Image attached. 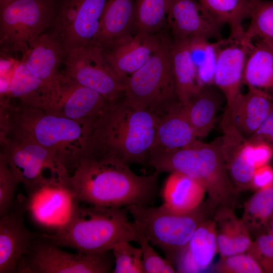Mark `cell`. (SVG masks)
<instances>
[{"label":"cell","instance_id":"cell-1","mask_svg":"<svg viewBox=\"0 0 273 273\" xmlns=\"http://www.w3.org/2000/svg\"><path fill=\"white\" fill-rule=\"evenodd\" d=\"M74 165L68 182L80 203L126 207L148 205L156 196L159 172L138 175L129 164L100 148L89 146Z\"/></svg>","mask_w":273,"mask_h":273},{"label":"cell","instance_id":"cell-2","mask_svg":"<svg viewBox=\"0 0 273 273\" xmlns=\"http://www.w3.org/2000/svg\"><path fill=\"white\" fill-rule=\"evenodd\" d=\"M160 117L123 96L109 101L96 117L91 144L129 165L147 163Z\"/></svg>","mask_w":273,"mask_h":273},{"label":"cell","instance_id":"cell-3","mask_svg":"<svg viewBox=\"0 0 273 273\" xmlns=\"http://www.w3.org/2000/svg\"><path fill=\"white\" fill-rule=\"evenodd\" d=\"M147 163L160 173L177 172L194 179L217 206L235 210L238 204L240 189L230 176L217 141L197 140L179 149L152 153Z\"/></svg>","mask_w":273,"mask_h":273},{"label":"cell","instance_id":"cell-4","mask_svg":"<svg viewBox=\"0 0 273 273\" xmlns=\"http://www.w3.org/2000/svg\"><path fill=\"white\" fill-rule=\"evenodd\" d=\"M125 207L80 204L69 221L51 234L40 235L59 247L86 253L111 251L121 241H138L140 234Z\"/></svg>","mask_w":273,"mask_h":273},{"label":"cell","instance_id":"cell-5","mask_svg":"<svg viewBox=\"0 0 273 273\" xmlns=\"http://www.w3.org/2000/svg\"><path fill=\"white\" fill-rule=\"evenodd\" d=\"M216 206L208 200L185 213L173 211L164 203L158 207L139 204L125 208L140 234L161 249L174 264L196 230L209 218Z\"/></svg>","mask_w":273,"mask_h":273},{"label":"cell","instance_id":"cell-6","mask_svg":"<svg viewBox=\"0 0 273 273\" xmlns=\"http://www.w3.org/2000/svg\"><path fill=\"white\" fill-rule=\"evenodd\" d=\"M95 118L77 121L52 112L25 113L17 124V136L33 141L45 148L66 166L74 163L91 140Z\"/></svg>","mask_w":273,"mask_h":273},{"label":"cell","instance_id":"cell-7","mask_svg":"<svg viewBox=\"0 0 273 273\" xmlns=\"http://www.w3.org/2000/svg\"><path fill=\"white\" fill-rule=\"evenodd\" d=\"M165 30L162 31L160 43L149 60L128 77L124 95L133 106L160 116L180 103L171 63L172 40Z\"/></svg>","mask_w":273,"mask_h":273},{"label":"cell","instance_id":"cell-8","mask_svg":"<svg viewBox=\"0 0 273 273\" xmlns=\"http://www.w3.org/2000/svg\"><path fill=\"white\" fill-rule=\"evenodd\" d=\"M51 0H0V42L23 53L50 25Z\"/></svg>","mask_w":273,"mask_h":273},{"label":"cell","instance_id":"cell-9","mask_svg":"<svg viewBox=\"0 0 273 273\" xmlns=\"http://www.w3.org/2000/svg\"><path fill=\"white\" fill-rule=\"evenodd\" d=\"M28 254L20 261L17 272L108 273L113 271L114 260L108 254L72 253L62 250L39 236Z\"/></svg>","mask_w":273,"mask_h":273},{"label":"cell","instance_id":"cell-10","mask_svg":"<svg viewBox=\"0 0 273 273\" xmlns=\"http://www.w3.org/2000/svg\"><path fill=\"white\" fill-rule=\"evenodd\" d=\"M64 75L76 83L90 88L112 101L124 95L127 78L112 69L104 48L93 43L68 50L64 59Z\"/></svg>","mask_w":273,"mask_h":273},{"label":"cell","instance_id":"cell-11","mask_svg":"<svg viewBox=\"0 0 273 273\" xmlns=\"http://www.w3.org/2000/svg\"><path fill=\"white\" fill-rule=\"evenodd\" d=\"M27 192L24 211L37 225L54 232L69 221L80 203L68 178L52 176Z\"/></svg>","mask_w":273,"mask_h":273},{"label":"cell","instance_id":"cell-12","mask_svg":"<svg viewBox=\"0 0 273 273\" xmlns=\"http://www.w3.org/2000/svg\"><path fill=\"white\" fill-rule=\"evenodd\" d=\"M2 156L19 183L27 190L45 181L46 169L61 177L68 175L65 166L52 153L29 139L17 136Z\"/></svg>","mask_w":273,"mask_h":273},{"label":"cell","instance_id":"cell-13","mask_svg":"<svg viewBox=\"0 0 273 273\" xmlns=\"http://www.w3.org/2000/svg\"><path fill=\"white\" fill-rule=\"evenodd\" d=\"M106 1H64L55 33L61 40L65 53L92 43L99 30Z\"/></svg>","mask_w":273,"mask_h":273},{"label":"cell","instance_id":"cell-14","mask_svg":"<svg viewBox=\"0 0 273 273\" xmlns=\"http://www.w3.org/2000/svg\"><path fill=\"white\" fill-rule=\"evenodd\" d=\"M166 22L173 40L217 41L223 38L225 24L198 0H168Z\"/></svg>","mask_w":273,"mask_h":273},{"label":"cell","instance_id":"cell-15","mask_svg":"<svg viewBox=\"0 0 273 273\" xmlns=\"http://www.w3.org/2000/svg\"><path fill=\"white\" fill-rule=\"evenodd\" d=\"M253 41L230 37L218 40L213 83L223 94L226 108L242 93L246 60Z\"/></svg>","mask_w":273,"mask_h":273},{"label":"cell","instance_id":"cell-16","mask_svg":"<svg viewBox=\"0 0 273 273\" xmlns=\"http://www.w3.org/2000/svg\"><path fill=\"white\" fill-rule=\"evenodd\" d=\"M162 31L154 34L135 33L104 48L107 62L117 75L127 78L144 65L158 48Z\"/></svg>","mask_w":273,"mask_h":273},{"label":"cell","instance_id":"cell-17","mask_svg":"<svg viewBox=\"0 0 273 273\" xmlns=\"http://www.w3.org/2000/svg\"><path fill=\"white\" fill-rule=\"evenodd\" d=\"M223 135L217 141L230 176L241 190H251V180L255 169L251 155V144L225 118L222 117Z\"/></svg>","mask_w":273,"mask_h":273},{"label":"cell","instance_id":"cell-18","mask_svg":"<svg viewBox=\"0 0 273 273\" xmlns=\"http://www.w3.org/2000/svg\"><path fill=\"white\" fill-rule=\"evenodd\" d=\"M22 208L1 216L0 273L17 272L21 259L30 252L34 236L26 228Z\"/></svg>","mask_w":273,"mask_h":273},{"label":"cell","instance_id":"cell-19","mask_svg":"<svg viewBox=\"0 0 273 273\" xmlns=\"http://www.w3.org/2000/svg\"><path fill=\"white\" fill-rule=\"evenodd\" d=\"M273 108V95L261 89L248 87L222 116L246 138L259 128Z\"/></svg>","mask_w":273,"mask_h":273},{"label":"cell","instance_id":"cell-20","mask_svg":"<svg viewBox=\"0 0 273 273\" xmlns=\"http://www.w3.org/2000/svg\"><path fill=\"white\" fill-rule=\"evenodd\" d=\"M65 51L57 34L39 35L23 53L21 62L29 72L49 83H59L61 74L59 69L64 59Z\"/></svg>","mask_w":273,"mask_h":273},{"label":"cell","instance_id":"cell-21","mask_svg":"<svg viewBox=\"0 0 273 273\" xmlns=\"http://www.w3.org/2000/svg\"><path fill=\"white\" fill-rule=\"evenodd\" d=\"M109 101L96 91L81 85L62 74L59 99L52 112L77 121L98 116Z\"/></svg>","mask_w":273,"mask_h":273},{"label":"cell","instance_id":"cell-22","mask_svg":"<svg viewBox=\"0 0 273 273\" xmlns=\"http://www.w3.org/2000/svg\"><path fill=\"white\" fill-rule=\"evenodd\" d=\"M217 252L215 222L208 218L197 228L178 255L174 264L176 271L201 272L209 267Z\"/></svg>","mask_w":273,"mask_h":273},{"label":"cell","instance_id":"cell-23","mask_svg":"<svg viewBox=\"0 0 273 273\" xmlns=\"http://www.w3.org/2000/svg\"><path fill=\"white\" fill-rule=\"evenodd\" d=\"M60 91L61 78L57 83L44 81L31 74L21 62L14 70L8 92L29 107L53 108Z\"/></svg>","mask_w":273,"mask_h":273},{"label":"cell","instance_id":"cell-24","mask_svg":"<svg viewBox=\"0 0 273 273\" xmlns=\"http://www.w3.org/2000/svg\"><path fill=\"white\" fill-rule=\"evenodd\" d=\"M134 1L106 0L98 31L92 43L104 49L132 35Z\"/></svg>","mask_w":273,"mask_h":273},{"label":"cell","instance_id":"cell-25","mask_svg":"<svg viewBox=\"0 0 273 273\" xmlns=\"http://www.w3.org/2000/svg\"><path fill=\"white\" fill-rule=\"evenodd\" d=\"M199 140L188 120L180 103L160 117L150 153L165 152L187 146Z\"/></svg>","mask_w":273,"mask_h":273},{"label":"cell","instance_id":"cell-26","mask_svg":"<svg viewBox=\"0 0 273 273\" xmlns=\"http://www.w3.org/2000/svg\"><path fill=\"white\" fill-rule=\"evenodd\" d=\"M225 98L214 84L201 86L184 106L186 116L198 139L207 136L213 129L218 112Z\"/></svg>","mask_w":273,"mask_h":273},{"label":"cell","instance_id":"cell-27","mask_svg":"<svg viewBox=\"0 0 273 273\" xmlns=\"http://www.w3.org/2000/svg\"><path fill=\"white\" fill-rule=\"evenodd\" d=\"M213 219L216 224L218 252L225 257L246 252L252 240L250 234L242 218L234 209L218 206Z\"/></svg>","mask_w":273,"mask_h":273},{"label":"cell","instance_id":"cell-28","mask_svg":"<svg viewBox=\"0 0 273 273\" xmlns=\"http://www.w3.org/2000/svg\"><path fill=\"white\" fill-rule=\"evenodd\" d=\"M170 57L176 96L179 102L185 105L202 85L193 59L190 40H172Z\"/></svg>","mask_w":273,"mask_h":273},{"label":"cell","instance_id":"cell-29","mask_svg":"<svg viewBox=\"0 0 273 273\" xmlns=\"http://www.w3.org/2000/svg\"><path fill=\"white\" fill-rule=\"evenodd\" d=\"M243 84L273 92V46L263 39L253 40L245 62Z\"/></svg>","mask_w":273,"mask_h":273},{"label":"cell","instance_id":"cell-30","mask_svg":"<svg viewBox=\"0 0 273 273\" xmlns=\"http://www.w3.org/2000/svg\"><path fill=\"white\" fill-rule=\"evenodd\" d=\"M204 188L191 177L177 172L170 173L162 190L164 204L176 212L185 213L198 207L204 200Z\"/></svg>","mask_w":273,"mask_h":273},{"label":"cell","instance_id":"cell-31","mask_svg":"<svg viewBox=\"0 0 273 273\" xmlns=\"http://www.w3.org/2000/svg\"><path fill=\"white\" fill-rule=\"evenodd\" d=\"M214 17L228 25L230 37H245L244 21L250 17L253 0H198Z\"/></svg>","mask_w":273,"mask_h":273},{"label":"cell","instance_id":"cell-32","mask_svg":"<svg viewBox=\"0 0 273 273\" xmlns=\"http://www.w3.org/2000/svg\"><path fill=\"white\" fill-rule=\"evenodd\" d=\"M273 216V184L256 191L245 203L241 218L250 235H258L267 231Z\"/></svg>","mask_w":273,"mask_h":273},{"label":"cell","instance_id":"cell-33","mask_svg":"<svg viewBox=\"0 0 273 273\" xmlns=\"http://www.w3.org/2000/svg\"><path fill=\"white\" fill-rule=\"evenodd\" d=\"M168 0H135L134 29L135 33L154 34L167 26Z\"/></svg>","mask_w":273,"mask_h":273},{"label":"cell","instance_id":"cell-34","mask_svg":"<svg viewBox=\"0 0 273 273\" xmlns=\"http://www.w3.org/2000/svg\"><path fill=\"white\" fill-rule=\"evenodd\" d=\"M245 38L250 41L262 38L273 46V1L253 0Z\"/></svg>","mask_w":273,"mask_h":273},{"label":"cell","instance_id":"cell-35","mask_svg":"<svg viewBox=\"0 0 273 273\" xmlns=\"http://www.w3.org/2000/svg\"><path fill=\"white\" fill-rule=\"evenodd\" d=\"M121 241L112 248L115 266L113 273H145L141 248Z\"/></svg>","mask_w":273,"mask_h":273},{"label":"cell","instance_id":"cell-36","mask_svg":"<svg viewBox=\"0 0 273 273\" xmlns=\"http://www.w3.org/2000/svg\"><path fill=\"white\" fill-rule=\"evenodd\" d=\"M214 270L219 273H262L257 261L246 252L221 257Z\"/></svg>","mask_w":273,"mask_h":273},{"label":"cell","instance_id":"cell-37","mask_svg":"<svg viewBox=\"0 0 273 273\" xmlns=\"http://www.w3.org/2000/svg\"><path fill=\"white\" fill-rule=\"evenodd\" d=\"M246 252L257 261L263 272L273 273V235L267 232L257 235Z\"/></svg>","mask_w":273,"mask_h":273},{"label":"cell","instance_id":"cell-38","mask_svg":"<svg viewBox=\"0 0 273 273\" xmlns=\"http://www.w3.org/2000/svg\"><path fill=\"white\" fill-rule=\"evenodd\" d=\"M19 181L3 156L0 162V215L8 213L13 208L14 196Z\"/></svg>","mask_w":273,"mask_h":273},{"label":"cell","instance_id":"cell-39","mask_svg":"<svg viewBox=\"0 0 273 273\" xmlns=\"http://www.w3.org/2000/svg\"><path fill=\"white\" fill-rule=\"evenodd\" d=\"M138 242L142 251L145 273L177 272L173 264L166 258L160 256L144 236L140 235Z\"/></svg>","mask_w":273,"mask_h":273},{"label":"cell","instance_id":"cell-40","mask_svg":"<svg viewBox=\"0 0 273 273\" xmlns=\"http://www.w3.org/2000/svg\"><path fill=\"white\" fill-rule=\"evenodd\" d=\"M251 155L255 168L268 164L273 156V148L262 142L252 141Z\"/></svg>","mask_w":273,"mask_h":273},{"label":"cell","instance_id":"cell-41","mask_svg":"<svg viewBox=\"0 0 273 273\" xmlns=\"http://www.w3.org/2000/svg\"><path fill=\"white\" fill-rule=\"evenodd\" d=\"M273 184V168L267 164L255 168L251 180V190H258Z\"/></svg>","mask_w":273,"mask_h":273},{"label":"cell","instance_id":"cell-42","mask_svg":"<svg viewBox=\"0 0 273 273\" xmlns=\"http://www.w3.org/2000/svg\"><path fill=\"white\" fill-rule=\"evenodd\" d=\"M248 139L265 143L273 148V108L259 128Z\"/></svg>","mask_w":273,"mask_h":273},{"label":"cell","instance_id":"cell-43","mask_svg":"<svg viewBox=\"0 0 273 273\" xmlns=\"http://www.w3.org/2000/svg\"><path fill=\"white\" fill-rule=\"evenodd\" d=\"M267 232L273 235V216L271 218L267 227Z\"/></svg>","mask_w":273,"mask_h":273}]
</instances>
